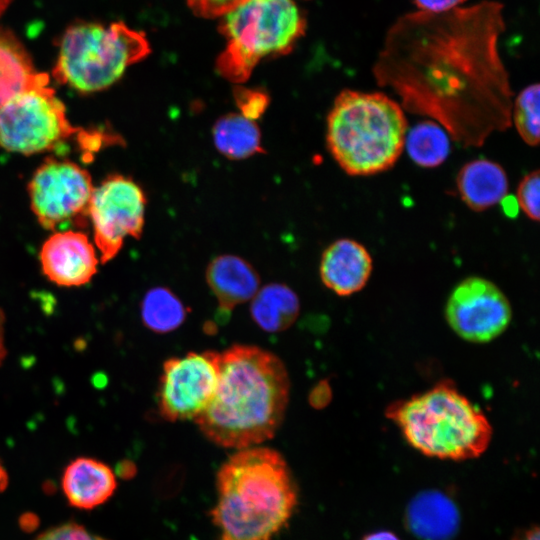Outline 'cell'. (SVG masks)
Listing matches in <instances>:
<instances>
[{
    "instance_id": "obj_22",
    "label": "cell",
    "mask_w": 540,
    "mask_h": 540,
    "mask_svg": "<svg viewBox=\"0 0 540 540\" xmlns=\"http://www.w3.org/2000/svg\"><path fill=\"white\" fill-rule=\"evenodd\" d=\"M188 315V309L169 288L153 287L141 302L143 324L155 333H169L179 328Z\"/></svg>"
},
{
    "instance_id": "obj_2",
    "label": "cell",
    "mask_w": 540,
    "mask_h": 540,
    "mask_svg": "<svg viewBox=\"0 0 540 540\" xmlns=\"http://www.w3.org/2000/svg\"><path fill=\"white\" fill-rule=\"evenodd\" d=\"M289 390V376L279 357L259 347L234 345L219 353L216 392L195 422L219 446L253 447L274 436Z\"/></svg>"
},
{
    "instance_id": "obj_9",
    "label": "cell",
    "mask_w": 540,
    "mask_h": 540,
    "mask_svg": "<svg viewBox=\"0 0 540 540\" xmlns=\"http://www.w3.org/2000/svg\"><path fill=\"white\" fill-rule=\"evenodd\" d=\"M94 186L89 172L70 160L47 158L34 172L28 192L38 222L49 230L87 225Z\"/></svg>"
},
{
    "instance_id": "obj_7",
    "label": "cell",
    "mask_w": 540,
    "mask_h": 540,
    "mask_svg": "<svg viewBox=\"0 0 540 540\" xmlns=\"http://www.w3.org/2000/svg\"><path fill=\"white\" fill-rule=\"evenodd\" d=\"M222 17L227 42L216 69L235 84L245 82L262 59L290 52L306 30L294 0H244Z\"/></svg>"
},
{
    "instance_id": "obj_12",
    "label": "cell",
    "mask_w": 540,
    "mask_h": 540,
    "mask_svg": "<svg viewBox=\"0 0 540 540\" xmlns=\"http://www.w3.org/2000/svg\"><path fill=\"white\" fill-rule=\"evenodd\" d=\"M512 318L510 302L490 280L471 276L459 282L445 305V319L460 338L486 343L500 336Z\"/></svg>"
},
{
    "instance_id": "obj_13",
    "label": "cell",
    "mask_w": 540,
    "mask_h": 540,
    "mask_svg": "<svg viewBox=\"0 0 540 540\" xmlns=\"http://www.w3.org/2000/svg\"><path fill=\"white\" fill-rule=\"evenodd\" d=\"M39 258L43 274L61 287L87 284L97 273L99 262L88 236L74 230L54 232L43 243Z\"/></svg>"
},
{
    "instance_id": "obj_28",
    "label": "cell",
    "mask_w": 540,
    "mask_h": 540,
    "mask_svg": "<svg viewBox=\"0 0 540 540\" xmlns=\"http://www.w3.org/2000/svg\"><path fill=\"white\" fill-rule=\"evenodd\" d=\"M242 1L244 0H187L190 9L203 18L220 17Z\"/></svg>"
},
{
    "instance_id": "obj_31",
    "label": "cell",
    "mask_w": 540,
    "mask_h": 540,
    "mask_svg": "<svg viewBox=\"0 0 540 540\" xmlns=\"http://www.w3.org/2000/svg\"><path fill=\"white\" fill-rule=\"evenodd\" d=\"M5 315L3 310L0 307V366L2 365L6 355L7 350L5 346Z\"/></svg>"
},
{
    "instance_id": "obj_17",
    "label": "cell",
    "mask_w": 540,
    "mask_h": 540,
    "mask_svg": "<svg viewBox=\"0 0 540 540\" xmlns=\"http://www.w3.org/2000/svg\"><path fill=\"white\" fill-rule=\"evenodd\" d=\"M456 184L463 202L476 212L500 203L509 187L503 167L488 159L466 163L458 172Z\"/></svg>"
},
{
    "instance_id": "obj_14",
    "label": "cell",
    "mask_w": 540,
    "mask_h": 540,
    "mask_svg": "<svg viewBox=\"0 0 540 540\" xmlns=\"http://www.w3.org/2000/svg\"><path fill=\"white\" fill-rule=\"evenodd\" d=\"M373 260L358 241L342 238L331 243L322 253L319 273L323 284L339 296H350L367 284Z\"/></svg>"
},
{
    "instance_id": "obj_4",
    "label": "cell",
    "mask_w": 540,
    "mask_h": 540,
    "mask_svg": "<svg viewBox=\"0 0 540 540\" xmlns=\"http://www.w3.org/2000/svg\"><path fill=\"white\" fill-rule=\"evenodd\" d=\"M407 128L404 109L388 95L345 89L327 116L326 142L347 174L370 176L394 166Z\"/></svg>"
},
{
    "instance_id": "obj_5",
    "label": "cell",
    "mask_w": 540,
    "mask_h": 540,
    "mask_svg": "<svg viewBox=\"0 0 540 540\" xmlns=\"http://www.w3.org/2000/svg\"><path fill=\"white\" fill-rule=\"evenodd\" d=\"M385 414L413 448L429 457L476 458L492 438L486 415L451 380L389 404Z\"/></svg>"
},
{
    "instance_id": "obj_34",
    "label": "cell",
    "mask_w": 540,
    "mask_h": 540,
    "mask_svg": "<svg viewBox=\"0 0 540 540\" xmlns=\"http://www.w3.org/2000/svg\"><path fill=\"white\" fill-rule=\"evenodd\" d=\"M524 540H539V531L537 528L534 530L528 531L525 535Z\"/></svg>"
},
{
    "instance_id": "obj_27",
    "label": "cell",
    "mask_w": 540,
    "mask_h": 540,
    "mask_svg": "<svg viewBox=\"0 0 540 540\" xmlns=\"http://www.w3.org/2000/svg\"><path fill=\"white\" fill-rule=\"evenodd\" d=\"M35 540H105L90 533L83 526L67 523L51 528L40 534Z\"/></svg>"
},
{
    "instance_id": "obj_8",
    "label": "cell",
    "mask_w": 540,
    "mask_h": 540,
    "mask_svg": "<svg viewBox=\"0 0 540 540\" xmlns=\"http://www.w3.org/2000/svg\"><path fill=\"white\" fill-rule=\"evenodd\" d=\"M74 136L93 152L105 141L101 133L74 127L49 85L25 90L0 107V147L7 151L23 155L52 151Z\"/></svg>"
},
{
    "instance_id": "obj_24",
    "label": "cell",
    "mask_w": 540,
    "mask_h": 540,
    "mask_svg": "<svg viewBox=\"0 0 540 540\" xmlns=\"http://www.w3.org/2000/svg\"><path fill=\"white\" fill-rule=\"evenodd\" d=\"M539 84H531L519 92L512 104V121L522 140L529 146L539 142Z\"/></svg>"
},
{
    "instance_id": "obj_30",
    "label": "cell",
    "mask_w": 540,
    "mask_h": 540,
    "mask_svg": "<svg viewBox=\"0 0 540 540\" xmlns=\"http://www.w3.org/2000/svg\"><path fill=\"white\" fill-rule=\"evenodd\" d=\"M331 399V390L330 386L322 381L311 391L309 396V402L315 408H322Z\"/></svg>"
},
{
    "instance_id": "obj_16",
    "label": "cell",
    "mask_w": 540,
    "mask_h": 540,
    "mask_svg": "<svg viewBox=\"0 0 540 540\" xmlns=\"http://www.w3.org/2000/svg\"><path fill=\"white\" fill-rule=\"evenodd\" d=\"M62 488L72 506L92 509L112 496L116 489V478L108 465L93 458L81 457L66 467Z\"/></svg>"
},
{
    "instance_id": "obj_25",
    "label": "cell",
    "mask_w": 540,
    "mask_h": 540,
    "mask_svg": "<svg viewBox=\"0 0 540 540\" xmlns=\"http://www.w3.org/2000/svg\"><path fill=\"white\" fill-rule=\"evenodd\" d=\"M539 199V171L534 170L525 175L520 181L517 189L516 202L518 207L529 219L538 221L540 216Z\"/></svg>"
},
{
    "instance_id": "obj_26",
    "label": "cell",
    "mask_w": 540,
    "mask_h": 540,
    "mask_svg": "<svg viewBox=\"0 0 540 540\" xmlns=\"http://www.w3.org/2000/svg\"><path fill=\"white\" fill-rule=\"evenodd\" d=\"M234 99L239 113L253 121L260 118L269 105V96L265 91L241 85L234 89Z\"/></svg>"
},
{
    "instance_id": "obj_20",
    "label": "cell",
    "mask_w": 540,
    "mask_h": 540,
    "mask_svg": "<svg viewBox=\"0 0 540 540\" xmlns=\"http://www.w3.org/2000/svg\"><path fill=\"white\" fill-rule=\"evenodd\" d=\"M408 518L412 530L428 540L448 538L458 523L455 506L439 493H425L416 498Z\"/></svg>"
},
{
    "instance_id": "obj_3",
    "label": "cell",
    "mask_w": 540,
    "mask_h": 540,
    "mask_svg": "<svg viewBox=\"0 0 540 540\" xmlns=\"http://www.w3.org/2000/svg\"><path fill=\"white\" fill-rule=\"evenodd\" d=\"M211 515L220 540H271L297 503L288 466L279 452L253 446L238 450L217 475Z\"/></svg>"
},
{
    "instance_id": "obj_6",
    "label": "cell",
    "mask_w": 540,
    "mask_h": 540,
    "mask_svg": "<svg viewBox=\"0 0 540 540\" xmlns=\"http://www.w3.org/2000/svg\"><path fill=\"white\" fill-rule=\"evenodd\" d=\"M151 52L146 35L124 22H80L63 33L53 79L80 93L107 89Z\"/></svg>"
},
{
    "instance_id": "obj_18",
    "label": "cell",
    "mask_w": 540,
    "mask_h": 540,
    "mask_svg": "<svg viewBox=\"0 0 540 540\" xmlns=\"http://www.w3.org/2000/svg\"><path fill=\"white\" fill-rule=\"evenodd\" d=\"M49 85V76L36 70L18 38L0 28V107L15 95L35 87Z\"/></svg>"
},
{
    "instance_id": "obj_32",
    "label": "cell",
    "mask_w": 540,
    "mask_h": 540,
    "mask_svg": "<svg viewBox=\"0 0 540 540\" xmlns=\"http://www.w3.org/2000/svg\"><path fill=\"white\" fill-rule=\"evenodd\" d=\"M364 540H399L390 532H377L367 536Z\"/></svg>"
},
{
    "instance_id": "obj_35",
    "label": "cell",
    "mask_w": 540,
    "mask_h": 540,
    "mask_svg": "<svg viewBox=\"0 0 540 540\" xmlns=\"http://www.w3.org/2000/svg\"><path fill=\"white\" fill-rule=\"evenodd\" d=\"M11 0H0V16L6 10Z\"/></svg>"
},
{
    "instance_id": "obj_11",
    "label": "cell",
    "mask_w": 540,
    "mask_h": 540,
    "mask_svg": "<svg viewBox=\"0 0 540 540\" xmlns=\"http://www.w3.org/2000/svg\"><path fill=\"white\" fill-rule=\"evenodd\" d=\"M219 379V353L190 352L163 364L158 409L169 421L196 419L210 404Z\"/></svg>"
},
{
    "instance_id": "obj_21",
    "label": "cell",
    "mask_w": 540,
    "mask_h": 540,
    "mask_svg": "<svg viewBox=\"0 0 540 540\" xmlns=\"http://www.w3.org/2000/svg\"><path fill=\"white\" fill-rule=\"evenodd\" d=\"M212 135L217 150L229 159H246L263 152L259 127L240 113L220 117L213 126Z\"/></svg>"
},
{
    "instance_id": "obj_33",
    "label": "cell",
    "mask_w": 540,
    "mask_h": 540,
    "mask_svg": "<svg viewBox=\"0 0 540 540\" xmlns=\"http://www.w3.org/2000/svg\"><path fill=\"white\" fill-rule=\"evenodd\" d=\"M7 484H8V475L5 468L0 462V493L4 491Z\"/></svg>"
},
{
    "instance_id": "obj_1",
    "label": "cell",
    "mask_w": 540,
    "mask_h": 540,
    "mask_svg": "<svg viewBox=\"0 0 540 540\" xmlns=\"http://www.w3.org/2000/svg\"><path fill=\"white\" fill-rule=\"evenodd\" d=\"M500 2L409 12L389 27L372 73L402 108L428 116L465 147L512 124L513 92L499 52Z\"/></svg>"
},
{
    "instance_id": "obj_29",
    "label": "cell",
    "mask_w": 540,
    "mask_h": 540,
    "mask_svg": "<svg viewBox=\"0 0 540 540\" xmlns=\"http://www.w3.org/2000/svg\"><path fill=\"white\" fill-rule=\"evenodd\" d=\"M467 0H413L417 11L443 13L459 8Z\"/></svg>"
},
{
    "instance_id": "obj_23",
    "label": "cell",
    "mask_w": 540,
    "mask_h": 540,
    "mask_svg": "<svg viewBox=\"0 0 540 540\" xmlns=\"http://www.w3.org/2000/svg\"><path fill=\"white\" fill-rule=\"evenodd\" d=\"M404 147L414 163L426 168L442 164L450 150L446 131L433 121H423L415 125L406 134Z\"/></svg>"
},
{
    "instance_id": "obj_19",
    "label": "cell",
    "mask_w": 540,
    "mask_h": 540,
    "mask_svg": "<svg viewBox=\"0 0 540 540\" xmlns=\"http://www.w3.org/2000/svg\"><path fill=\"white\" fill-rule=\"evenodd\" d=\"M299 311L298 296L284 284L265 285L251 299V317L265 332L277 333L288 329L297 319Z\"/></svg>"
},
{
    "instance_id": "obj_10",
    "label": "cell",
    "mask_w": 540,
    "mask_h": 540,
    "mask_svg": "<svg viewBox=\"0 0 540 540\" xmlns=\"http://www.w3.org/2000/svg\"><path fill=\"white\" fill-rule=\"evenodd\" d=\"M145 206L146 197L142 188L124 175H110L94 187L89 218L93 225L95 245L101 253V263L112 260L127 237L140 238Z\"/></svg>"
},
{
    "instance_id": "obj_15",
    "label": "cell",
    "mask_w": 540,
    "mask_h": 540,
    "mask_svg": "<svg viewBox=\"0 0 540 540\" xmlns=\"http://www.w3.org/2000/svg\"><path fill=\"white\" fill-rule=\"evenodd\" d=\"M205 278L220 311L225 314L251 300L260 287L259 275L253 266L232 254L215 257L206 268Z\"/></svg>"
}]
</instances>
